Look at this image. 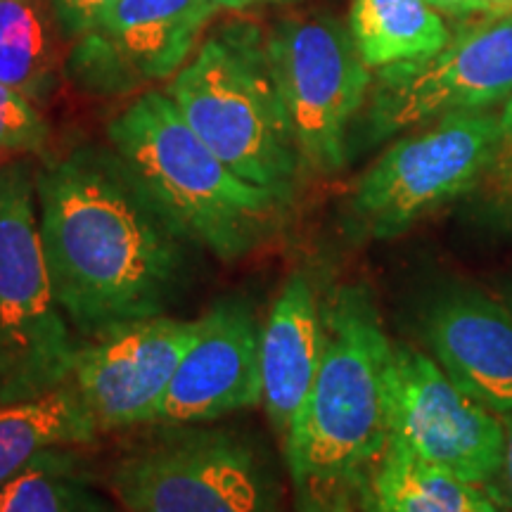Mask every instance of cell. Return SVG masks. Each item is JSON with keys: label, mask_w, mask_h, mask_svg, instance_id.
<instances>
[{"label": "cell", "mask_w": 512, "mask_h": 512, "mask_svg": "<svg viewBox=\"0 0 512 512\" xmlns=\"http://www.w3.org/2000/svg\"><path fill=\"white\" fill-rule=\"evenodd\" d=\"M38 228L55 299L83 339L166 316L190 290L195 249L112 147L36 169Z\"/></svg>", "instance_id": "1"}, {"label": "cell", "mask_w": 512, "mask_h": 512, "mask_svg": "<svg viewBox=\"0 0 512 512\" xmlns=\"http://www.w3.org/2000/svg\"><path fill=\"white\" fill-rule=\"evenodd\" d=\"M323 323L316 380L283 453L294 484L342 479L356 489L392 437L394 342L363 283L332 290Z\"/></svg>", "instance_id": "2"}, {"label": "cell", "mask_w": 512, "mask_h": 512, "mask_svg": "<svg viewBox=\"0 0 512 512\" xmlns=\"http://www.w3.org/2000/svg\"><path fill=\"white\" fill-rule=\"evenodd\" d=\"M107 140L164 214L219 261L247 259L283 230L292 204L233 174L166 93L133 100L110 121Z\"/></svg>", "instance_id": "3"}, {"label": "cell", "mask_w": 512, "mask_h": 512, "mask_svg": "<svg viewBox=\"0 0 512 512\" xmlns=\"http://www.w3.org/2000/svg\"><path fill=\"white\" fill-rule=\"evenodd\" d=\"M164 93L233 174L294 204L306 166L254 22L216 29Z\"/></svg>", "instance_id": "4"}, {"label": "cell", "mask_w": 512, "mask_h": 512, "mask_svg": "<svg viewBox=\"0 0 512 512\" xmlns=\"http://www.w3.org/2000/svg\"><path fill=\"white\" fill-rule=\"evenodd\" d=\"M76 342L57 304L38 228L36 166L0 164V401L34 399L69 380Z\"/></svg>", "instance_id": "5"}, {"label": "cell", "mask_w": 512, "mask_h": 512, "mask_svg": "<svg viewBox=\"0 0 512 512\" xmlns=\"http://www.w3.org/2000/svg\"><path fill=\"white\" fill-rule=\"evenodd\" d=\"M110 489L128 512H283L271 453L230 427H166L114 465Z\"/></svg>", "instance_id": "6"}, {"label": "cell", "mask_w": 512, "mask_h": 512, "mask_svg": "<svg viewBox=\"0 0 512 512\" xmlns=\"http://www.w3.org/2000/svg\"><path fill=\"white\" fill-rule=\"evenodd\" d=\"M501 114L453 112L392 143L349 192V230L363 240H394L446 207L494 169Z\"/></svg>", "instance_id": "7"}, {"label": "cell", "mask_w": 512, "mask_h": 512, "mask_svg": "<svg viewBox=\"0 0 512 512\" xmlns=\"http://www.w3.org/2000/svg\"><path fill=\"white\" fill-rule=\"evenodd\" d=\"M266 50L306 171L337 174L347 164L351 128L373 86V69L349 24L325 12L285 17L266 34Z\"/></svg>", "instance_id": "8"}, {"label": "cell", "mask_w": 512, "mask_h": 512, "mask_svg": "<svg viewBox=\"0 0 512 512\" xmlns=\"http://www.w3.org/2000/svg\"><path fill=\"white\" fill-rule=\"evenodd\" d=\"M512 95V12L467 24L439 53L373 76L361 110L363 143L377 145L453 112H484Z\"/></svg>", "instance_id": "9"}, {"label": "cell", "mask_w": 512, "mask_h": 512, "mask_svg": "<svg viewBox=\"0 0 512 512\" xmlns=\"http://www.w3.org/2000/svg\"><path fill=\"white\" fill-rule=\"evenodd\" d=\"M413 456L482 489L503 463L501 415L458 387L434 356L394 342L392 437Z\"/></svg>", "instance_id": "10"}, {"label": "cell", "mask_w": 512, "mask_h": 512, "mask_svg": "<svg viewBox=\"0 0 512 512\" xmlns=\"http://www.w3.org/2000/svg\"><path fill=\"white\" fill-rule=\"evenodd\" d=\"M200 332L202 316L166 313L119 325L76 347L69 382L100 432L155 425L166 389Z\"/></svg>", "instance_id": "11"}, {"label": "cell", "mask_w": 512, "mask_h": 512, "mask_svg": "<svg viewBox=\"0 0 512 512\" xmlns=\"http://www.w3.org/2000/svg\"><path fill=\"white\" fill-rule=\"evenodd\" d=\"M216 12L211 0H119L98 29L74 41L67 72L98 95L169 79L188 62Z\"/></svg>", "instance_id": "12"}, {"label": "cell", "mask_w": 512, "mask_h": 512, "mask_svg": "<svg viewBox=\"0 0 512 512\" xmlns=\"http://www.w3.org/2000/svg\"><path fill=\"white\" fill-rule=\"evenodd\" d=\"M261 328L252 306L223 299L202 316V332L166 389L155 425H204L261 406Z\"/></svg>", "instance_id": "13"}, {"label": "cell", "mask_w": 512, "mask_h": 512, "mask_svg": "<svg viewBox=\"0 0 512 512\" xmlns=\"http://www.w3.org/2000/svg\"><path fill=\"white\" fill-rule=\"evenodd\" d=\"M420 332L458 387L498 415L512 413V316L503 302L451 287L425 304Z\"/></svg>", "instance_id": "14"}, {"label": "cell", "mask_w": 512, "mask_h": 512, "mask_svg": "<svg viewBox=\"0 0 512 512\" xmlns=\"http://www.w3.org/2000/svg\"><path fill=\"white\" fill-rule=\"evenodd\" d=\"M325 344L323 302L304 271H294L261 328V406L280 441L290 434L316 380Z\"/></svg>", "instance_id": "15"}, {"label": "cell", "mask_w": 512, "mask_h": 512, "mask_svg": "<svg viewBox=\"0 0 512 512\" xmlns=\"http://www.w3.org/2000/svg\"><path fill=\"white\" fill-rule=\"evenodd\" d=\"M356 496L366 512H508L482 486L425 463L394 439Z\"/></svg>", "instance_id": "16"}, {"label": "cell", "mask_w": 512, "mask_h": 512, "mask_svg": "<svg viewBox=\"0 0 512 512\" xmlns=\"http://www.w3.org/2000/svg\"><path fill=\"white\" fill-rule=\"evenodd\" d=\"M100 434L69 380L34 399L0 401V484L48 453L91 446Z\"/></svg>", "instance_id": "17"}, {"label": "cell", "mask_w": 512, "mask_h": 512, "mask_svg": "<svg viewBox=\"0 0 512 512\" xmlns=\"http://www.w3.org/2000/svg\"><path fill=\"white\" fill-rule=\"evenodd\" d=\"M55 12L50 0H0V83L36 107L60 86Z\"/></svg>", "instance_id": "18"}, {"label": "cell", "mask_w": 512, "mask_h": 512, "mask_svg": "<svg viewBox=\"0 0 512 512\" xmlns=\"http://www.w3.org/2000/svg\"><path fill=\"white\" fill-rule=\"evenodd\" d=\"M349 29L370 69L420 60L451 41L444 15L427 0H351Z\"/></svg>", "instance_id": "19"}, {"label": "cell", "mask_w": 512, "mask_h": 512, "mask_svg": "<svg viewBox=\"0 0 512 512\" xmlns=\"http://www.w3.org/2000/svg\"><path fill=\"white\" fill-rule=\"evenodd\" d=\"M0 512H112L72 448L38 458L0 484Z\"/></svg>", "instance_id": "20"}, {"label": "cell", "mask_w": 512, "mask_h": 512, "mask_svg": "<svg viewBox=\"0 0 512 512\" xmlns=\"http://www.w3.org/2000/svg\"><path fill=\"white\" fill-rule=\"evenodd\" d=\"M50 128L34 102L0 83V164L5 157L41 152Z\"/></svg>", "instance_id": "21"}, {"label": "cell", "mask_w": 512, "mask_h": 512, "mask_svg": "<svg viewBox=\"0 0 512 512\" xmlns=\"http://www.w3.org/2000/svg\"><path fill=\"white\" fill-rule=\"evenodd\" d=\"M119 0H50L60 36L79 41L105 22Z\"/></svg>", "instance_id": "22"}, {"label": "cell", "mask_w": 512, "mask_h": 512, "mask_svg": "<svg viewBox=\"0 0 512 512\" xmlns=\"http://www.w3.org/2000/svg\"><path fill=\"white\" fill-rule=\"evenodd\" d=\"M294 512H356V489L342 479H309L294 484Z\"/></svg>", "instance_id": "23"}, {"label": "cell", "mask_w": 512, "mask_h": 512, "mask_svg": "<svg viewBox=\"0 0 512 512\" xmlns=\"http://www.w3.org/2000/svg\"><path fill=\"white\" fill-rule=\"evenodd\" d=\"M503 430H505V444H503V463L498 470L496 482L489 486V494L496 503H501L505 510L512 512V413L501 415Z\"/></svg>", "instance_id": "24"}, {"label": "cell", "mask_w": 512, "mask_h": 512, "mask_svg": "<svg viewBox=\"0 0 512 512\" xmlns=\"http://www.w3.org/2000/svg\"><path fill=\"white\" fill-rule=\"evenodd\" d=\"M501 136V150H498L494 169L503 176L505 183L512 185V95L501 110Z\"/></svg>", "instance_id": "25"}, {"label": "cell", "mask_w": 512, "mask_h": 512, "mask_svg": "<svg viewBox=\"0 0 512 512\" xmlns=\"http://www.w3.org/2000/svg\"><path fill=\"white\" fill-rule=\"evenodd\" d=\"M427 3L444 17L453 19H465L477 15V12H491L489 0H427Z\"/></svg>", "instance_id": "26"}, {"label": "cell", "mask_w": 512, "mask_h": 512, "mask_svg": "<svg viewBox=\"0 0 512 512\" xmlns=\"http://www.w3.org/2000/svg\"><path fill=\"white\" fill-rule=\"evenodd\" d=\"M219 10L249 12V10H266V8H283V5L302 3V0H211Z\"/></svg>", "instance_id": "27"}, {"label": "cell", "mask_w": 512, "mask_h": 512, "mask_svg": "<svg viewBox=\"0 0 512 512\" xmlns=\"http://www.w3.org/2000/svg\"><path fill=\"white\" fill-rule=\"evenodd\" d=\"M491 12H510L512 10V0H489Z\"/></svg>", "instance_id": "28"}, {"label": "cell", "mask_w": 512, "mask_h": 512, "mask_svg": "<svg viewBox=\"0 0 512 512\" xmlns=\"http://www.w3.org/2000/svg\"><path fill=\"white\" fill-rule=\"evenodd\" d=\"M503 304H505V309H508V311H510V316H512V292L508 294V297L503 299Z\"/></svg>", "instance_id": "29"}]
</instances>
